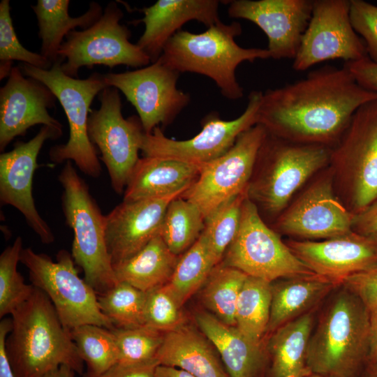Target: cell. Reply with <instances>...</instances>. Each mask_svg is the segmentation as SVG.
I'll list each match as a JSON object with an SVG mask.
<instances>
[{
  "mask_svg": "<svg viewBox=\"0 0 377 377\" xmlns=\"http://www.w3.org/2000/svg\"><path fill=\"white\" fill-rule=\"evenodd\" d=\"M71 337L89 376H98L118 362L119 353L112 330L83 325L71 330Z\"/></svg>",
  "mask_w": 377,
  "mask_h": 377,
  "instance_id": "35",
  "label": "cell"
},
{
  "mask_svg": "<svg viewBox=\"0 0 377 377\" xmlns=\"http://www.w3.org/2000/svg\"><path fill=\"white\" fill-rule=\"evenodd\" d=\"M313 0L230 1V17L256 24L267 36L270 58L295 57L311 16Z\"/></svg>",
  "mask_w": 377,
  "mask_h": 377,
  "instance_id": "19",
  "label": "cell"
},
{
  "mask_svg": "<svg viewBox=\"0 0 377 377\" xmlns=\"http://www.w3.org/2000/svg\"><path fill=\"white\" fill-rule=\"evenodd\" d=\"M370 313L343 286L330 300L311 335L307 364L312 374L357 377L367 363Z\"/></svg>",
  "mask_w": 377,
  "mask_h": 377,
  "instance_id": "4",
  "label": "cell"
},
{
  "mask_svg": "<svg viewBox=\"0 0 377 377\" xmlns=\"http://www.w3.org/2000/svg\"><path fill=\"white\" fill-rule=\"evenodd\" d=\"M56 98L43 83L25 77L19 66H13L0 89V150L35 125L62 132V124L48 112L54 107Z\"/></svg>",
  "mask_w": 377,
  "mask_h": 377,
  "instance_id": "21",
  "label": "cell"
},
{
  "mask_svg": "<svg viewBox=\"0 0 377 377\" xmlns=\"http://www.w3.org/2000/svg\"><path fill=\"white\" fill-rule=\"evenodd\" d=\"M247 276L242 271L221 262L214 267L200 289L202 304L219 320L235 326L236 305Z\"/></svg>",
  "mask_w": 377,
  "mask_h": 377,
  "instance_id": "31",
  "label": "cell"
},
{
  "mask_svg": "<svg viewBox=\"0 0 377 377\" xmlns=\"http://www.w3.org/2000/svg\"><path fill=\"white\" fill-rule=\"evenodd\" d=\"M69 0H38L31 8L36 16L38 36L41 39L40 54L54 64L64 38L76 27L86 29L102 16L101 5L91 1L86 13L78 17L68 14Z\"/></svg>",
  "mask_w": 377,
  "mask_h": 377,
  "instance_id": "29",
  "label": "cell"
},
{
  "mask_svg": "<svg viewBox=\"0 0 377 377\" xmlns=\"http://www.w3.org/2000/svg\"><path fill=\"white\" fill-rule=\"evenodd\" d=\"M214 266L216 265L200 235L198 239L179 256L165 286L183 306L202 288Z\"/></svg>",
  "mask_w": 377,
  "mask_h": 377,
  "instance_id": "34",
  "label": "cell"
},
{
  "mask_svg": "<svg viewBox=\"0 0 377 377\" xmlns=\"http://www.w3.org/2000/svg\"><path fill=\"white\" fill-rule=\"evenodd\" d=\"M364 377H377V373H368V372H367Z\"/></svg>",
  "mask_w": 377,
  "mask_h": 377,
  "instance_id": "51",
  "label": "cell"
},
{
  "mask_svg": "<svg viewBox=\"0 0 377 377\" xmlns=\"http://www.w3.org/2000/svg\"><path fill=\"white\" fill-rule=\"evenodd\" d=\"M159 365L156 359L132 364L117 362L109 369L98 376H89L83 374V377H156V369Z\"/></svg>",
  "mask_w": 377,
  "mask_h": 377,
  "instance_id": "44",
  "label": "cell"
},
{
  "mask_svg": "<svg viewBox=\"0 0 377 377\" xmlns=\"http://www.w3.org/2000/svg\"><path fill=\"white\" fill-rule=\"evenodd\" d=\"M199 330L218 352L230 377H267L270 360L265 342L258 343L208 311H198Z\"/></svg>",
  "mask_w": 377,
  "mask_h": 377,
  "instance_id": "24",
  "label": "cell"
},
{
  "mask_svg": "<svg viewBox=\"0 0 377 377\" xmlns=\"http://www.w3.org/2000/svg\"><path fill=\"white\" fill-rule=\"evenodd\" d=\"M367 57L365 44L350 20V0H313L311 16L293 59L296 71L330 60Z\"/></svg>",
  "mask_w": 377,
  "mask_h": 377,
  "instance_id": "17",
  "label": "cell"
},
{
  "mask_svg": "<svg viewBox=\"0 0 377 377\" xmlns=\"http://www.w3.org/2000/svg\"><path fill=\"white\" fill-rule=\"evenodd\" d=\"M103 75L135 107L146 133L170 124L190 102L189 94L177 87L179 73L159 59L140 69Z\"/></svg>",
  "mask_w": 377,
  "mask_h": 377,
  "instance_id": "16",
  "label": "cell"
},
{
  "mask_svg": "<svg viewBox=\"0 0 377 377\" xmlns=\"http://www.w3.org/2000/svg\"><path fill=\"white\" fill-rule=\"evenodd\" d=\"M156 359L159 365L181 369L197 377H230L212 343L187 323L164 333Z\"/></svg>",
  "mask_w": 377,
  "mask_h": 377,
  "instance_id": "25",
  "label": "cell"
},
{
  "mask_svg": "<svg viewBox=\"0 0 377 377\" xmlns=\"http://www.w3.org/2000/svg\"><path fill=\"white\" fill-rule=\"evenodd\" d=\"M350 20L363 38L367 57L377 63V6L363 0H350Z\"/></svg>",
  "mask_w": 377,
  "mask_h": 377,
  "instance_id": "42",
  "label": "cell"
},
{
  "mask_svg": "<svg viewBox=\"0 0 377 377\" xmlns=\"http://www.w3.org/2000/svg\"><path fill=\"white\" fill-rule=\"evenodd\" d=\"M62 132L42 126L27 142H17L14 148L0 155V200L16 208L31 228L45 244L54 242V235L35 206L32 195L33 177L38 166L37 157L47 140H55Z\"/></svg>",
  "mask_w": 377,
  "mask_h": 377,
  "instance_id": "18",
  "label": "cell"
},
{
  "mask_svg": "<svg viewBox=\"0 0 377 377\" xmlns=\"http://www.w3.org/2000/svg\"><path fill=\"white\" fill-rule=\"evenodd\" d=\"M314 311L281 326L265 340L270 367L267 377H307V349Z\"/></svg>",
  "mask_w": 377,
  "mask_h": 377,
  "instance_id": "28",
  "label": "cell"
},
{
  "mask_svg": "<svg viewBox=\"0 0 377 377\" xmlns=\"http://www.w3.org/2000/svg\"><path fill=\"white\" fill-rule=\"evenodd\" d=\"M98 98L101 106L90 112L88 134L101 154L112 188L121 194L140 158L138 152L144 131L138 117H123L117 88L106 87Z\"/></svg>",
  "mask_w": 377,
  "mask_h": 377,
  "instance_id": "14",
  "label": "cell"
},
{
  "mask_svg": "<svg viewBox=\"0 0 377 377\" xmlns=\"http://www.w3.org/2000/svg\"><path fill=\"white\" fill-rule=\"evenodd\" d=\"M356 82L363 88L377 93V63L368 57L344 65Z\"/></svg>",
  "mask_w": 377,
  "mask_h": 377,
  "instance_id": "45",
  "label": "cell"
},
{
  "mask_svg": "<svg viewBox=\"0 0 377 377\" xmlns=\"http://www.w3.org/2000/svg\"><path fill=\"white\" fill-rule=\"evenodd\" d=\"M124 13L115 1L108 3L100 19L82 31H71L61 44L58 59L62 71L77 78L81 67L91 68L104 65L112 68L119 65L134 68L151 64L149 57L130 42L131 34L120 24Z\"/></svg>",
  "mask_w": 377,
  "mask_h": 377,
  "instance_id": "11",
  "label": "cell"
},
{
  "mask_svg": "<svg viewBox=\"0 0 377 377\" xmlns=\"http://www.w3.org/2000/svg\"><path fill=\"white\" fill-rule=\"evenodd\" d=\"M20 262L28 269L31 284L50 298L66 328L71 330L83 325H96L114 329L99 308L97 293L79 276L68 251H59L53 261L45 253L23 248Z\"/></svg>",
  "mask_w": 377,
  "mask_h": 377,
  "instance_id": "9",
  "label": "cell"
},
{
  "mask_svg": "<svg viewBox=\"0 0 377 377\" xmlns=\"http://www.w3.org/2000/svg\"><path fill=\"white\" fill-rule=\"evenodd\" d=\"M58 179L63 187V212L74 235V262L97 295L104 293L118 283L107 249L104 216L71 161L66 162Z\"/></svg>",
  "mask_w": 377,
  "mask_h": 377,
  "instance_id": "8",
  "label": "cell"
},
{
  "mask_svg": "<svg viewBox=\"0 0 377 377\" xmlns=\"http://www.w3.org/2000/svg\"><path fill=\"white\" fill-rule=\"evenodd\" d=\"M22 61L32 66L48 70L52 63L40 53L28 50L22 45L16 35L9 0L0 2V79L8 77L13 68V61Z\"/></svg>",
  "mask_w": 377,
  "mask_h": 377,
  "instance_id": "39",
  "label": "cell"
},
{
  "mask_svg": "<svg viewBox=\"0 0 377 377\" xmlns=\"http://www.w3.org/2000/svg\"><path fill=\"white\" fill-rule=\"evenodd\" d=\"M237 22L221 21L200 34L180 30L165 45L159 59L180 73L190 72L211 78L221 94L230 100L243 96L235 71L244 61L270 58L266 49L239 46L235 37L242 34Z\"/></svg>",
  "mask_w": 377,
  "mask_h": 377,
  "instance_id": "5",
  "label": "cell"
},
{
  "mask_svg": "<svg viewBox=\"0 0 377 377\" xmlns=\"http://www.w3.org/2000/svg\"><path fill=\"white\" fill-rule=\"evenodd\" d=\"M205 218L199 208L179 196L168 205L160 230V235L169 249L179 256L200 237Z\"/></svg>",
  "mask_w": 377,
  "mask_h": 377,
  "instance_id": "33",
  "label": "cell"
},
{
  "mask_svg": "<svg viewBox=\"0 0 377 377\" xmlns=\"http://www.w3.org/2000/svg\"><path fill=\"white\" fill-rule=\"evenodd\" d=\"M353 217L335 192L328 165L297 193L272 228L290 239L323 240L351 232Z\"/></svg>",
  "mask_w": 377,
  "mask_h": 377,
  "instance_id": "12",
  "label": "cell"
},
{
  "mask_svg": "<svg viewBox=\"0 0 377 377\" xmlns=\"http://www.w3.org/2000/svg\"><path fill=\"white\" fill-rule=\"evenodd\" d=\"M307 377H325V376H320V375H317V374H311Z\"/></svg>",
  "mask_w": 377,
  "mask_h": 377,
  "instance_id": "52",
  "label": "cell"
},
{
  "mask_svg": "<svg viewBox=\"0 0 377 377\" xmlns=\"http://www.w3.org/2000/svg\"><path fill=\"white\" fill-rule=\"evenodd\" d=\"M11 327V318H3L0 323V377H15L6 350V341Z\"/></svg>",
  "mask_w": 377,
  "mask_h": 377,
  "instance_id": "47",
  "label": "cell"
},
{
  "mask_svg": "<svg viewBox=\"0 0 377 377\" xmlns=\"http://www.w3.org/2000/svg\"><path fill=\"white\" fill-rule=\"evenodd\" d=\"M337 286L318 275L284 278L271 283L270 315L264 341L281 326L314 311Z\"/></svg>",
  "mask_w": 377,
  "mask_h": 377,
  "instance_id": "27",
  "label": "cell"
},
{
  "mask_svg": "<svg viewBox=\"0 0 377 377\" xmlns=\"http://www.w3.org/2000/svg\"><path fill=\"white\" fill-rule=\"evenodd\" d=\"M146 295V292L128 283L118 282L107 292L98 295V302L114 328H134L145 325Z\"/></svg>",
  "mask_w": 377,
  "mask_h": 377,
  "instance_id": "36",
  "label": "cell"
},
{
  "mask_svg": "<svg viewBox=\"0 0 377 377\" xmlns=\"http://www.w3.org/2000/svg\"><path fill=\"white\" fill-rule=\"evenodd\" d=\"M179 258L158 234L135 255L114 265L113 269L118 282L148 292L170 281Z\"/></svg>",
  "mask_w": 377,
  "mask_h": 377,
  "instance_id": "30",
  "label": "cell"
},
{
  "mask_svg": "<svg viewBox=\"0 0 377 377\" xmlns=\"http://www.w3.org/2000/svg\"><path fill=\"white\" fill-rule=\"evenodd\" d=\"M22 239L17 237L0 255V317L12 313L32 295L35 287L24 283L17 269L22 250Z\"/></svg>",
  "mask_w": 377,
  "mask_h": 377,
  "instance_id": "38",
  "label": "cell"
},
{
  "mask_svg": "<svg viewBox=\"0 0 377 377\" xmlns=\"http://www.w3.org/2000/svg\"><path fill=\"white\" fill-rule=\"evenodd\" d=\"M267 135L259 124L244 131L224 154L200 165L197 179L181 197L196 205L205 219L219 206L246 191Z\"/></svg>",
  "mask_w": 377,
  "mask_h": 377,
  "instance_id": "13",
  "label": "cell"
},
{
  "mask_svg": "<svg viewBox=\"0 0 377 377\" xmlns=\"http://www.w3.org/2000/svg\"><path fill=\"white\" fill-rule=\"evenodd\" d=\"M62 63L58 59L48 70L27 64L19 67L24 75L40 81L52 91L66 115L68 140L66 144L50 149V159L57 163L73 161L83 173L96 178L101 175V166L96 147L89 137L88 120L94 97L109 86L104 75L98 73L82 80L70 77L62 71Z\"/></svg>",
  "mask_w": 377,
  "mask_h": 377,
  "instance_id": "7",
  "label": "cell"
},
{
  "mask_svg": "<svg viewBox=\"0 0 377 377\" xmlns=\"http://www.w3.org/2000/svg\"><path fill=\"white\" fill-rule=\"evenodd\" d=\"M335 192L353 214L377 200V98L361 106L332 148Z\"/></svg>",
  "mask_w": 377,
  "mask_h": 377,
  "instance_id": "6",
  "label": "cell"
},
{
  "mask_svg": "<svg viewBox=\"0 0 377 377\" xmlns=\"http://www.w3.org/2000/svg\"><path fill=\"white\" fill-rule=\"evenodd\" d=\"M377 98L345 66H325L293 83L263 92L258 124L288 141L334 147L355 112Z\"/></svg>",
  "mask_w": 377,
  "mask_h": 377,
  "instance_id": "1",
  "label": "cell"
},
{
  "mask_svg": "<svg viewBox=\"0 0 377 377\" xmlns=\"http://www.w3.org/2000/svg\"><path fill=\"white\" fill-rule=\"evenodd\" d=\"M341 286L354 293L369 312L377 308V265L348 277Z\"/></svg>",
  "mask_w": 377,
  "mask_h": 377,
  "instance_id": "43",
  "label": "cell"
},
{
  "mask_svg": "<svg viewBox=\"0 0 377 377\" xmlns=\"http://www.w3.org/2000/svg\"><path fill=\"white\" fill-rule=\"evenodd\" d=\"M156 377H197L184 370L176 367L158 365L156 369Z\"/></svg>",
  "mask_w": 377,
  "mask_h": 377,
  "instance_id": "49",
  "label": "cell"
},
{
  "mask_svg": "<svg viewBox=\"0 0 377 377\" xmlns=\"http://www.w3.org/2000/svg\"><path fill=\"white\" fill-rule=\"evenodd\" d=\"M285 243L314 274L339 286L377 265V243L353 231L323 240L288 239Z\"/></svg>",
  "mask_w": 377,
  "mask_h": 377,
  "instance_id": "20",
  "label": "cell"
},
{
  "mask_svg": "<svg viewBox=\"0 0 377 377\" xmlns=\"http://www.w3.org/2000/svg\"><path fill=\"white\" fill-rule=\"evenodd\" d=\"M145 324L165 333L185 324L186 320L171 292L164 286L146 292Z\"/></svg>",
  "mask_w": 377,
  "mask_h": 377,
  "instance_id": "41",
  "label": "cell"
},
{
  "mask_svg": "<svg viewBox=\"0 0 377 377\" xmlns=\"http://www.w3.org/2000/svg\"><path fill=\"white\" fill-rule=\"evenodd\" d=\"M6 354L15 377H43L66 365L83 375L84 362L47 295L35 287L10 315Z\"/></svg>",
  "mask_w": 377,
  "mask_h": 377,
  "instance_id": "2",
  "label": "cell"
},
{
  "mask_svg": "<svg viewBox=\"0 0 377 377\" xmlns=\"http://www.w3.org/2000/svg\"><path fill=\"white\" fill-rule=\"evenodd\" d=\"M200 165L168 158H140L126 186L124 200L183 193L197 179Z\"/></svg>",
  "mask_w": 377,
  "mask_h": 377,
  "instance_id": "26",
  "label": "cell"
},
{
  "mask_svg": "<svg viewBox=\"0 0 377 377\" xmlns=\"http://www.w3.org/2000/svg\"><path fill=\"white\" fill-rule=\"evenodd\" d=\"M263 91H252L243 113L232 120H224L216 112L202 121V130L186 140L166 137L159 127L151 133H143L140 150L147 157L177 159L202 165L224 154L235 144L241 133L258 121V110Z\"/></svg>",
  "mask_w": 377,
  "mask_h": 377,
  "instance_id": "15",
  "label": "cell"
},
{
  "mask_svg": "<svg viewBox=\"0 0 377 377\" xmlns=\"http://www.w3.org/2000/svg\"><path fill=\"white\" fill-rule=\"evenodd\" d=\"M75 371L66 365H61L43 377H75Z\"/></svg>",
  "mask_w": 377,
  "mask_h": 377,
  "instance_id": "50",
  "label": "cell"
},
{
  "mask_svg": "<svg viewBox=\"0 0 377 377\" xmlns=\"http://www.w3.org/2000/svg\"><path fill=\"white\" fill-rule=\"evenodd\" d=\"M271 300V283L248 276L237 300L235 326L256 343L265 342Z\"/></svg>",
  "mask_w": 377,
  "mask_h": 377,
  "instance_id": "32",
  "label": "cell"
},
{
  "mask_svg": "<svg viewBox=\"0 0 377 377\" xmlns=\"http://www.w3.org/2000/svg\"><path fill=\"white\" fill-rule=\"evenodd\" d=\"M116 341L119 363L138 364L156 359L164 333L144 325L112 330Z\"/></svg>",
  "mask_w": 377,
  "mask_h": 377,
  "instance_id": "40",
  "label": "cell"
},
{
  "mask_svg": "<svg viewBox=\"0 0 377 377\" xmlns=\"http://www.w3.org/2000/svg\"><path fill=\"white\" fill-rule=\"evenodd\" d=\"M246 191L226 202L205 219L201 237L215 265L220 263L239 229Z\"/></svg>",
  "mask_w": 377,
  "mask_h": 377,
  "instance_id": "37",
  "label": "cell"
},
{
  "mask_svg": "<svg viewBox=\"0 0 377 377\" xmlns=\"http://www.w3.org/2000/svg\"><path fill=\"white\" fill-rule=\"evenodd\" d=\"M217 0H158L140 10L144 17L135 21L143 22L145 29L136 45L156 61L170 38L186 22L196 20L208 28L220 22Z\"/></svg>",
  "mask_w": 377,
  "mask_h": 377,
  "instance_id": "23",
  "label": "cell"
},
{
  "mask_svg": "<svg viewBox=\"0 0 377 377\" xmlns=\"http://www.w3.org/2000/svg\"><path fill=\"white\" fill-rule=\"evenodd\" d=\"M369 313V345L366 371L377 373V308Z\"/></svg>",
  "mask_w": 377,
  "mask_h": 377,
  "instance_id": "48",
  "label": "cell"
},
{
  "mask_svg": "<svg viewBox=\"0 0 377 377\" xmlns=\"http://www.w3.org/2000/svg\"><path fill=\"white\" fill-rule=\"evenodd\" d=\"M352 231L377 243V200L363 211L353 214Z\"/></svg>",
  "mask_w": 377,
  "mask_h": 377,
  "instance_id": "46",
  "label": "cell"
},
{
  "mask_svg": "<svg viewBox=\"0 0 377 377\" xmlns=\"http://www.w3.org/2000/svg\"><path fill=\"white\" fill-rule=\"evenodd\" d=\"M221 263L269 283L284 278L316 275L267 225L247 195L242 202L238 231Z\"/></svg>",
  "mask_w": 377,
  "mask_h": 377,
  "instance_id": "10",
  "label": "cell"
},
{
  "mask_svg": "<svg viewBox=\"0 0 377 377\" xmlns=\"http://www.w3.org/2000/svg\"><path fill=\"white\" fill-rule=\"evenodd\" d=\"M331 150L267 133L246 190L265 221L274 223L307 182L329 165Z\"/></svg>",
  "mask_w": 377,
  "mask_h": 377,
  "instance_id": "3",
  "label": "cell"
},
{
  "mask_svg": "<svg viewBox=\"0 0 377 377\" xmlns=\"http://www.w3.org/2000/svg\"><path fill=\"white\" fill-rule=\"evenodd\" d=\"M182 194L123 200L104 216L105 241L112 266L135 255L160 234L168 205Z\"/></svg>",
  "mask_w": 377,
  "mask_h": 377,
  "instance_id": "22",
  "label": "cell"
}]
</instances>
